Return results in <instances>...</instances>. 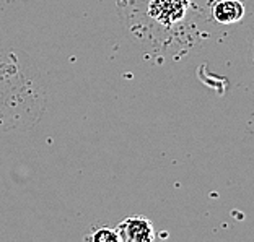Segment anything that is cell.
Masks as SVG:
<instances>
[{"label": "cell", "mask_w": 254, "mask_h": 242, "mask_svg": "<svg viewBox=\"0 0 254 242\" xmlns=\"http://www.w3.org/2000/svg\"><path fill=\"white\" fill-rule=\"evenodd\" d=\"M86 239L93 241V242H121L119 241V236L116 233V229L108 228V226H103V228L95 229V231L91 233Z\"/></svg>", "instance_id": "obj_4"}, {"label": "cell", "mask_w": 254, "mask_h": 242, "mask_svg": "<svg viewBox=\"0 0 254 242\" xmlns=\"http://www.w3.org/2000/svg\"><path fill=\"white\" fill-rule=\"evenodd\" d=\"M246 13V8L243 2L240 0H220L213 5L212 16L213 20L220 25H232V23H238L243 20Z\"/></svg>", "instance_id": "obj_3"}, {"label": "cell", "mask_w": 254, "mask_h": 242, "mask_svg": "<svg viewBox=\"0 0 254 242\" xmlns=\"http://www.w3.org/2000/svg\"><path fill=\"white\" fill-rule=\"evenodd\" d=\"M188 3V0H152L148 13L163 25H171L183 18Z\"/></svg>", "instance_id": "obj_2"}, {"label": "cell", "mask_w": 254, "mask_h": 242, "mask_svg": "<svg viewBox=\"0 0 254 242\" xmlns=\"http://www.w3.org/2000/svg\"><path fill=\"white\" fill-rule=\"evenodd\" d=\"M114 229L121 242H152L157 239L152 221L140 215L127 216Z\"/></svg>", "instance_id": "obj_1"}]
</instances>
